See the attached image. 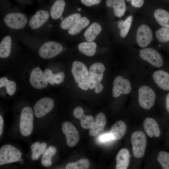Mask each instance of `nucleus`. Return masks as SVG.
I'll return each mask as SVG.
<instances>
[{
    "label": "nucleus",
    "mask_w": 169,
    "mask_h": 169,
    "mask_svg": "<svg viewBox=\"0 0 169 169\" xmlns=\"http://www.w3.org/2000/svg\"><path fill=\"white\" fill-rule=\"evenodd\" d=\"M62 129L66 136L67 145L70 147L76 146L79 140V136L74 125L70 122H65L62 125Z\"/></svg>",
    "instance_id": "obj_11"
},
{
    "label": "nucleus",
    "mask_w": 169,
    "mask_h": 169,
    "mask_svg": "<svg viewBox=\"0 0 169 169\" xmlns=\"http://www.w3.org/2000/svg\"><path fill=\"white\" fill-rule=\"evenodd\" d=\"M133 20L131 15L129 16L125 20L119 21L118 27L120 30V35L124 38L127 35L131 27Z\"/></svg>",
    "instance_id": "obj_32"
},
{
    "label": "nucleus",
    "mask_w": 169,
    "mask_h": 169,
    "mask_svg": "<svg viewBox=\"0 0 169 169\" xmlns=\"http://www.w3.org/2000/svg\"><path fill=\"white\" fill-rule=\"evenodd\" d=\"M63 47L60 43L49 41L44 43L40 47L38 54L41 58L49 59L53 58L61 53Z\"/></svg>",
    "instance_id": "obj_7"
},
{
    "label": "nucleus",
    "mask_w": 169,
    "mask_h": 169,
    "mask_svg": "<svg viewBox=\"0 0 169 169\" xmlns=\"http://www.w3.org/2000/svg\"><path fill=\"white\" fill-rule=\"evenodd\" d=\"M152 37V32L150 27L146 25L142 24L139 27L137 31V43L141 47H146L151 42Z\"/></svg>",
    "instance_id": "obj_14"
},
{
    "label": "nucleus",
    "mask_w": 169,
    "mask_h": 169,
    "mask_svg": "<svg viewBox=\"0 0 169 169\" xmlns=\"http://www.w3.org/2000/svg\"><path fill=\"white\" fill-rule=\"evenodd\" d=\"M141 58L153 66L159 68L162 66L163 61L160 54L155 49L149 48H145L139 51Z\"/></svg>",
    "instance_id": "obj_9"
},
{
    "label": "nucleus",
    "mask_w": 169,
    "mask_h": 169,
    "mask_svg": "<svg viewBox=\"0 0 169 169\" xmlns=\"http://www.w3.org/2000/svg\"><path fill=\"white\" fill-rule=\"evenodd\" d=\"M29 81L31 85L34 88L41 89L46 87L48 84L44 74L38 67L34 68L32 71Z\"/></svg>",
    "instance_id": "obj_15"
},
{
    "label": "nucleus",
    "mask_w": 169,
    "mask_h": 169,
    "mask_svg": "<svg viewBox=\"0 0 169 169\" xmlns=\"http://www.w3.org/2000/svg\"><path fill=\"white\" fill-rule=\"evenodd\" d=\"M3 22L9 28L14 30H20L25 28L28 23V19L23 13L13 12L6 14Z\"/></svg>",
    "instance_id": "obj_3"
},
{
    "label": "nucleus",
    "mask_w": 169,
    "mask_h": 169,
    "mask_svg": "<svg viewBox=\"0 0 169 169\" xmlns=\"http://www.w3.org/2000/svg\"><path fill=\"white\" fill-rule=\"evenodd\" d=\"M90 23L89 20L85 17L79 19L68 30L69 34L75 35L79 33L83 28L87 26Z\"/></svg>",
    "instance_id": "obj_28"
},
{
    "label": "nucleus",
    "mask_w": 169,
    "mask_h": 169,
    "mask_svg": "<svg viewBox=\"0 0 169 169\" xmlns=\"http://www.w3.org/2000/svg\"><path fill=\"white\" fill-rule=\"evenodd\" d=\"M127 1L131 2V5L136 8H139L141 7L144 3V0H126Z\"/></svg>",
    "instance_id": "obj_40"
},
{
    "label": "nucleus",
    "mask_w": 169,
    "mask_h": 169,
    "mask_svg": "<svg viewBox=\"0 0 169 169\" xmlns=\"http://www.w3.org/2000/svg\"><path fill=\"white\" fill-rule=\"evenodd\" d=\"M65 5V3L64 0H56L50 9V14L51 18L54 20L61 18L64 11Z\"/></svg>",
    "instance_id": "obj_24"
},
{
    "label": "nucleus",
    "mask_w": 169,
    "mask_h": 169,
    "mask_svg": "<svg viewBox=\"0 0 169 169\" xmlns=\"http://www.w3.org/2000/svg\"><path fill=\"white\" fill-rule=\"evenodd\" d=\"M105 68L100 62L96 63L91 65L89 71V88L93 89L95 85L100 82L103 77Z\"/></svg>",
    "instance_id": "obj_8"
},
{
    "label": "nucleus",
    "mask_w": 169,
    "mask_h": 169,
    "mask_svg": "<svg viewBox=\"0 0 169 169\" xmlns=\"http://www.w3.org/2000/svg\"><path fill=\"white\" fill-rule=\"evenodd\" d=\"M96 44L94 42H84L78 46L79 50L84 54L89 56L94 55L96 51Z\"/></svg>",
    "instance_id": "obj_27"
},
{
    "label": "nucleus",
    "mask_w": 169,
    "mask_h": 169,
    "mask_svg": "<svg viewBox=\"0 0 169 169\" xmlns=\"http://www.w3.org/2000/svg\"><path fill=\"white\" fill-rule=\"evenodd\" d=\"M44 74L48 83L52 85L54 84V74L52 71L49 69H47L44 70Z\"/></svg>",
    "instance_id": "obj_37"
},
{
    "label": "nucleus",
    "mask_w": 169,
    "mask_h": 169,
    "mask_svg": "<svg viewBox=\"0 0 169 169\" xmlns=\"http://www.w3.org/2000/svg\"><path fill=\"white\" fill-rule=\"evenodd\" d=\"M155 35L159 41L164 43L169 41V29L162 27L156 31Z\"/></svg>",
    "instance_id": "obj_36"
},
{
    "label": "nucleus",
    "mask_w": 169,
    "mask_h": 169,
    "mask_svg": "<svg viewBox=\"0 0 169 169\" xmlns=\"http://www.w3.org/2000/svg\"><path fill=\"white\" fill-rule=\"evenodd\" d=\"M154 16L160 25L169 28V13L164 9H158L155 11Z\"/></svg>",
    "instance_id": "obj_25"
},
{
    "label": "nucleus",
    "mask_w": 169,
    "mask_h": 169,
    "mask_svg": "<svg viewBox=\"0 0 169 169\" xmlns=\"http://www.w3.org/2000/svg\"><path fill=\"white\" fill-rule=\"evenodd\" d=\"M157 160L163 169H169V153L161 151L159 154Z\"/></svg>",
    "instance_id": "obj_35"
},
{
    "label": "nucleus",
    "mask_w": 169,
    "mask_h": 169,
    "mask_svg": "<svg viewBox=\"0 0 169 169\" xmlns=\"http://www.w3.org/2000/svg\"><path fill=\"white\" fill-rule=\"evenodd\" d=\"M22 156L20 151L14 146L10 145H3L0 149V165L17 161Z\"/></svg>",
    "instance_id": "obj_5"
},
{
    "label": "nucleus",
    "mask_w": 169,
    "mask_h": 169,
    "mask_svg": "<svg viewBox=\"0 0 169 169\" xmlns=\"http://www.w3.org/2000/svg\"><path fill=\"white\" fill-rule=\"evenodd\" d=\"M106 123V118L105 115L101 112L98 114L95 117L93 125L90 129V135L92 136H95L104 130Z\"/></svg>",
    "instance_id": "obj_19"
},
{
    "label": "nucleus",
    "mask_w": 169,
    "mask_h": 169,
    "mask_svg": "<svg viewBox=\"0 0 169 169\" xmlns=\"http://www.w3.org/2000/svg\"><path fill=\"white\" fill-rule=\"evenodd\" d=\"M95 92L96 93H100L103 89V86L102 84L99 82L96 84L95 87Z\"/></svg>",
    "instance_id": "obj_42"
},
{
    "label": "nucleus",
    "mask_w": 169,
    "mask_h": 169,
    "mask_svg": "<svg viewBox=\"0 0 169 169\" xmlns=\"http://www.w3.org/2000/svg\"><path fill=\"white\" fill-rule=\"evenodd\" d=\"M77 10H78V11H81V8H78V9H77Z\"/></svg>",
    "instance_id": "obj_45"
},
{
    "label": "nucleus",
    "mask_w": 169,
    "mask_h": 169,
    "mask_svg": "<svg viewBox=\"0 0 169 169\" xmlns=\"http://www.w3.org/2000/svg\"><path fill=\"white\" fill-rule=\"evenodd\" d=\"M100 140L101 141L105 142L112 140V138L111 134L110 133L101 136L100 137Z\"/></svg>",
    "instance_id": "obj_41"
},
{
    "label": "nucleus",
    "mask_w": 169,
    "mask_h": 169,
    "mask_svg": "<svg viewBox=\"0 0 169 169\" xmlns=\"http://www.w3.org/2000/svg\"><path fill=\"white\" fill-rule=\"evenodd\" d=\"M127 129L125 123L122 120H119L112 126L110 131L112 140H118L122 139L125 136Z\"/></svg>",
    "instance_id": "obj_20"
},
{
    "label": "nucleus",
    "mask_w": 169,
    "mask_h": 169,
    "mask_svg": "<svg viewBox=\"0 0 169 169\" xmlns=\"http://www.w3.org/2000/svg\"><path fill=\"white\" fill-rule=\"evenodd\" d=\"M131 90L130 81L120 76L116 77L113 83L112 94L115 98L119 96L122 94L129 93Z\"/></svg>",
    "instance_id": "obj_12"
},
{
    "label": "nucleus",
    "mask_w": 169,
    "mask_h": 169,
    "mask_svg": "<svg viewBox=\"0 0 169 169\" xmlns=\"http://www.w3.org/2000/svg\"><path fill=\"white\" fill-rule=\"evenodd\" d=\"M106 5L108 7L113 8L115 15L118 17L123 16L126 11L124 0H107Z\"/></svg>",
    "instance_id": "obj_22"
},
{
    "label": "nucleus",
    "mask_w": 169,
    "mask_h": 169,
    "mask_svg": "<svg viewBox=\"0 0 169 169\" xmlns=\"http://www.w3.org/2000/svg\"><path fill=\"white\" fill-rule=\"evenodd\" d=\"M65 75L63 71L58 72L54 74V81L57 84L62 83L64 80Z\"/></svg>",
    "instance_id": "obj_38"
},
{
    "label": "nucleus",
    "mask_w": 169,
    "mask_h": 169,
    "mask_svg": "<svg viewBox=\"0 0 169 169\" xmlns=\"http://www.w3.org/2000/svg\"><path fill=\"white\" fill-rule=\"evenodd\" d=\"M71 72L77 87L84 90L89 88V73L85 65L79 61H74L72 64Z\"/></svg>",
    "instance_id": "obj_1"
},
{
    "label": "nucleus",
    "mask_w": 169,
    "mask_h": 169,
    "mask_svg": "<svg viewBox=\"0 0 169 169\" xmlns=\"http://www.w3.org/2000/svg\"><path fill=\"white\" fill-rule=\"evenodd\" d=\"M74 117L80 120L81 127L84 129H90L94 122V119L91 115H86L84 114V110L80 106L76 107L74 110Z\"/></svg>",
    "instance_id": "obj_16"
},
{
    "label": "nucleus",
    "mask_w": 169,
    "mask_h": 169,
    "mask_svg": "<svg viewBox=\"0 0 169 169\" xmlns=\"http://www.w3.org/2000/svg\"><path fill=\"white\" fill-rule=\"evenodd\" d=\"M80 18L81 15L79 13L71 14L62 20L60 27L62 29L68 30L72 27Z\"/></svg>",
    "instance_id": "obj_30"
},
{
    "label": "nucleus",
    "mask_w": 169,
    "mask_h": 169,
    "mask_svg": "<svg viewBox=\"0 0 169 169\" xmlns=\"http://www.w3.org/2000/svg\"><path fill=\"white\" fill-rule=\"evenodd\" d=\"M134 156L140 158L144 155L146 146V139L144 133L140 131L133 133L131 137Z\"/></svg>",
    "instance_id": "obj_2"
},
{
    "label": "nucleus",
    "mask_w": 169,
    "mask_h": 169,
    "mask_svg": "<svg viewBox=\"0 0 169 169\" xmlns=\"http://www.w3.org/2000/svg\"><path fill=\"white\" fill-rule=\"evenodd\" d=\"M5 87L7 92L10 96H13L16 91V84L15 81L8 80L6 77L0 79V88Z\"/></svg>",
    "instance_id": "obj_33"
},
{
    "label": "nucleus",
    "mask_w": 169,
    "mask_h": 169,
    "mask_svg": "<svg viewBox=\"0 0 169 169\" xmlns=\"http://www.w3.org/2000/svg\"><path fill=\"white\" fill-rule=\"evenodd\" d=\"M50 16V14L48 11L43 10H38L29 20L28 25L32 29H38L46 23Z\"/></svg>",
    "instance_id": "obj_13"
},
{
    "label": "nucleus",
    "mask_w": 169,
    "mask_h": 169,
    "mask_svg": "<svg viewBox=\"0 0 169 169\" xmlns=\"http://www.w3.org/2000/svg\"><path fill=\"white\" fill-rule=\"evenodd\" d=\"M81 2L85 5L90 6L99 3L101 0H81Z\"/></svg>",
    "instance_id": "obj_39"
},
{
    "label": "nucleus",
    "mask_w": 169,
    "mask_h": 169,
    "mask_svg": "<svg viewBox=\"0 0 169 169\" xmlns=\"http://www.w3.org/2000/svg\"><path fill=\"white\" fill-rule=\"evenodd\" d=\"M143 126L146 134L150 137L154 136L158 137L160 134L159 126L156 121L151 118H146L144 120Z\"/></svg>",
    "instance_id": "obj_18"
},
{
    "label": "nucleus",
    "mask_w": 169,
    "mask_h": 169,
    "mask_svg": "<svg viewBox=\"0 0 169 169\" xmlns=\"http://www.w3.org/2000/svg\"><path fill=\"white\" fill-rule=\"evenodd\" d=\"M90 166V163L88 160L81 159L78 161L68 163L65 166L66 169H87Z\"/></svg>",
    "instance_id": "obj_34"
},
{
    "label": "nucleus",
    "mask_w": 169,
    "mask_h": 169,
    "mask_svg": "<svg viewBox=\"0 0 169 169\" xmlns=\"http://www.w3.org/2000/svg\"><path fill=\"white\" fill-rule=\"evenodd\" d=\"M4 121L1 115H0V137L1 136L3 131Z\"/></svg>",
    "instance_id": "obj_43"
},
{
    "label": "nucleus",
    "mask_w": 169,
    "mask_h": 169,
    "mask_svg": "<svg viewBox=\"0 0 169 169\" xmlns=\"http://www.w3.org/2000/svg\"><path fill=\"white\" fill-rule=\"evenodd\" d=\"M56 148L51 145L46 150L42 156L41 163L45 167H49L52 164V157L56 153Z\"/></svg>",
    "instance_id": "obj_31"
},
{
    "label": "nucleus",
    "mask_w": 169,
    "mask_h": 169,
    "mask_svg": "<svg viewBox=\"0 0 169 169\" xmlns=\"http://www.w3.org/2000/svg\"><path fill=\"white\" fill-rule=\"evenodd\" d=\"M47 147V144L45 142L40 144L37 141L33 143L31 146V151L32 152L31 157L33 160H36L41 155L44 153Z\"/></svg>",
    "instance_id": "obj_29"
},
{
    "label": "nucleus",
    "mask_w": 169,
    "mask_h": 169,
    "mask_svg": "<svg viewBox=\"0 0 169 169\" xmlns=\"http://www.w3.org/2000/svg\"><path fill=\"white\" fill-rule=\"evenodd\" d=\"M130 155L128 150L122 148L116 156V169H126L129 165Z\"/></svg>",
    "instance_id": "obj_21"
},
{
    "label": "nucleus",
    "mask_w": 169,
    "mask_h": 169,
    "mask_svg": "<svg viewBox=\"0 0 169 169\" xmlns=\"http://www.w3.org/2000/svg\"><path fill=\"white\" fill-rule=\"evenodd\" d=\"M54 105L53 100L49 97H44L38 100L33 107L34 114L38 118L45 116L53 109Z\"/></svg>",
    "instance_id": "obj_10"
},
{
    "label": "nucleus",
    "mask_w": 169,
    "mask_h": 169,
    "mask_svg": "<svg viewBox=\"0 0 169 169\" xmlns=\"http://www.w3.org/2000/svg\"><path fill=\"white\" fill-rule=\"evenodd\" d=\"M101 27L97 23L92 24L85 31L84 35L86 40L89 42L93 41L97 35L100 32Z\"/></svg>",
    "instance_id": "obj_26"
},
{
    "label": "nucleus",
    "mask_w": 169,
    "mask_h": 169,
    "mask_svg": "<svg viewBox=\"0 0 169 169\" xmlns=\"http://www.w3.org/2000/svg\"><path fill=\"white\" fill-rule=\"evenodd\" d=\"M33 115L32 110L29 106L23 109L19 121V129L21 134L27 136L32 133L33 129Z\"/></svg>",
    "instance_id": "obj_4"
},
{
    "label": "nucleus",
    "mask_w": 169,
    "mask_h": 169,
    "mask_svg": "<svg viewBox=\"0 0 169 169\" xmlns=\"http://www.w3.org/2000/svg\"><path fill=\"white\" fill-rule=\"evenodd\" d=\"M166 106L167 112L169 113V92L166 97Z\"/></svg>",
    "instance_id": "obj_44"
},
{
    "label": "nucleus",
    "mask_w": 169,
    "mask_h": 169,
    "mask_svg": "<svg viewBox=\"0 0 169 169\" xmlns=\"http://www.w3.org/2000/svg\"><path fill=\"white\" fill-rule=\"evenodd\" d=\"M155 92L146 85L141 87L138 91V102L140 105L146 110H149L154 105L156 100Z\"/></svg>",
    "instance_id": "obj_6"
},
{
    "label": "nucleus",
    "mask_w": 169,
    "mask_h": 169,
    "mask_svg": "<svg viewBox=\"0 0 169 169\" xmlns=\"http://www.w3.org/2000/svg\"><path fill=\"white\" fill-rule=\"evenodd\" d=\"M13 38L9 35L5 36L0 43V57L6 58L9 56L11 52Z\"/></svg>",
    "instance_id": "obj_23"
},
{
    "label": "nucleus",
    "mask_w": 169,
    "mask_h": 169,
    "mask_svg": "<svg viewBox=\"0 0 169 169\" xmlns=\"http://www.w3.org/2000/svg\"><path fill=\"white\" fill-rule=\"evenodd\" d=\"M153 80L161 89L169 90V74L163 70H159L155 71L153 74Z\"/></svg>",
    "instance_id": "obj_17"
}]
</instances>
